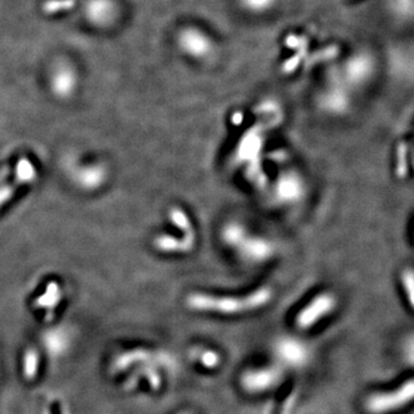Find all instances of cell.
<instances>
[{"label":"cell","mask_w":414,"mask_h":414,"mask_svg":"<svg viewBox=\"0 0 414 414\" xmlns=\"http://www.w3.org/2000/svg\"><path fill=\"white\" fill-rule=\"evenodd\" d=\"M272 299V291L259 289L244 297H218L211 295L195 294L188 298L191 310L219 314H240L265 306Z\"/></svg>","instance_id":"6da1fadb"},{"label":"cell","mask_w":414,"mask_h":414,"mask_svg":"<svg viewBox=\"0 0 414 414\" xmlns=\"http://www.w3.org/2000/svg\"><path fill=\"white\" fill-rule=\"evenodd\" d=\"M414 402V379H408L394 389L374 392L365 401L370 414H392L402 411Z\"/></svg>","instance_id":"7a4b0ae2"},{"label":"cell","mask_w":414,"mask_h":414,"mask_svg":"<svg viewBox=\"0 0 414 414\" xmlns=\"http://www.w3.org/2000/svg\"><path fill=\"white\" fill-rule=\"evenodd\" d=\"M336 307V299L330 294L320 295L314 298L296 318L298 328L310 329L316 326L320 320L328 316Z\"/></svg>","instance_id":"3957f363"},{"label":"cell","mask_w":414,"mask_h":414,"mask_svg":"<svg viewBox=\"0 0 414 414\" xmlns=\"http://www.w3.org/2000/svg\"><path fill=\"white\" fill-rule=\"evenodd\" d=\"M180 45L190 56L196 58L205 57L212 51V41L198 29L189 28L180 34Z\"/></svg>","instance_id":"277c9868"},{"label":"cell","mask_w":414,"mask_h":414,"mask_svg":"<svg viewBox=\"0 0 414 414\" xmlns=\"http://www.w3.org/2000/svg\"><path fill=\"white\" fill-rule=\"evenodd\" d=\"M280 380V374L274 368H263V370H251L244 374L243 386L249 392H264L276 386Z\"/></svg>","instance_id":"5b68a950"},{"label":"cell","mask_w":414,"mask_h":414,"mask_svg":"<svg viewBox=\"0 0 414 414\" xmlns=\"http://www.w3.org/2000/svg\"><path fill=\"white\" fill-rule=\"evenodd\" d=\"M193 357L207 370H213L221 363V358L213 349L200 348L193 350Z\"/></svg>","instance_id":"8992f818"},{"label":"cell","mask_w":414,"mask_h":414,"mask_svg":"<svg viewBox=\"0 0 414 414\" xmlns=\"http://www.w3.org/2000/svg\"><path fill=\"white\" fill-rule=\"evenodd\" d=\"M401 282L404 289L408 303L414 310V269L411 267L404 269L401 274Z\"/></svg>","instance_id":"52a82bcc"},{"label":"cell","mask_w":414,"mask_h":414,"mask_svg":"<svg viewBox=\"0 0 414 414\" xmlns=\"http://www.w3.org/2000/svg\"><path fill=\"white\" fill-rule=\"evenodd\" d=\"M76 5L75 0H48L43 5V11L48 14L72 10Z\"/></svg>","instance_id":"ba28073f"},{"label":"cell","mask_w":414,"mask_h":414,"mask_svg":"<svg viewBox=\"0 0 414 414\" xmlns=\"http://www.w3.org/2000/svg\"><path fill=\"white\" fill-rule=\"evenodd\" d=\"M244 5L251 11H265L269 8L274 0H243Z\"/></svg>","instance_id":"9c48e42d"},{"label":"cell","mask_w":414,"mask_h":414,"mask_svg":"<svg viewBox=\"0 0 414 414\" xmlns=\"http://www.w3.org/2000/svg\"><path fill=\"white\" fill-rule=\"evenodd\" d=\"M406 172H408V168H406V149H405L404 146L401 145L399 146V162H397V175L399 177H404L406 176Z\"/></svg>","instance_id":"30bf717a"},{"label":"cell","mask_w":414,"mask_h":414,"mask_svg":"<svg viewBox=\"0 0 414 414\" xmlns=\"http://www.w3.org/2000/svg\"><path fill=\"white\" fill-rule=\"evenodd\" d=\"M285 43L291 48H299L301 50H306L307 39L304 37H298L296 35H289L285 39Z\"/></svg>","instance_id":"8fae6325"},{"label":"cell","mask_w":414,"mask_h":414,"mask_svg":"<svg viewBox=\"0 0 414 414\" xmlns=\"http://www.w3.org/2000/svg\"><path fill=\"white\" fill-rule=\"evenodd\" d=\"M305 52H306V50H301L297 54H296V56H294L291 59H289V60L285 63V67H283V68H285V72L290 73L292 70H296L298 65H299V63H301L302 58L304 57Z\"/></svg>","instance_id":"7c38bea8"},{"label":"cell","mask_w":414,"mask_h":414,"mask_svg":"<svg viewBox=\"0 0 414 414\" xmlns=\"http://www.w3.org/2000/svg\"><path fill=\"white\" fill-rule=\"evenodd\" d=\"M182 414H186V413H182Z\"/></svg>","instance_id":"4fadbf2b"}]
</instances>
